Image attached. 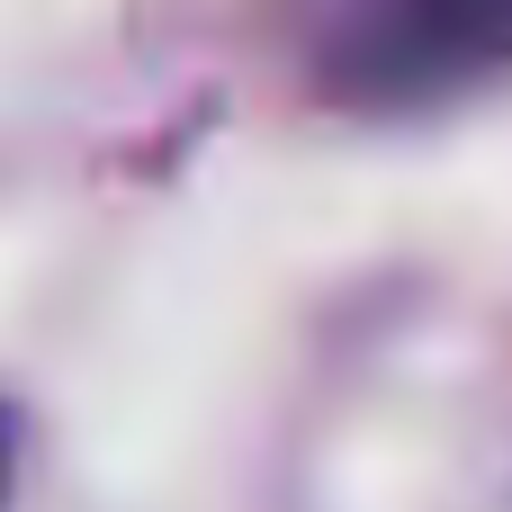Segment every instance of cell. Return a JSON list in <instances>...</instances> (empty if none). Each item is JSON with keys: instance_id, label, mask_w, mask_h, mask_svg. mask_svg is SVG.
Instances as JSON below:
<instances>
[{"instance_id": "6da1fadb", "label": "cell", "mask_w": 512, "mask_h": 512, "mask_svg": "<svg viewBox=\"0 0 512 512\" xmlns=\"http://www.w3.org/2000/svg\"><path fill=\"white\" fill-rule=\"evenodd\" d=\"M369 54L396 72H450L468 54L512 45V0H360Z\"/></svg>"}, {"instance_id": "7a4b0ae2", "label": "cell", "mask_w": 512, "mask_h": 512, "mask_svg": "<svg viewBox=\"0 0 512 512\" xmlns=\"http://www.w3.org/2000/svg\"><path fill=\"white\" fill-rule=\"evenodd\" d=\"M0 486H9V423H0Z\"/></svg>"}]
</instances>
